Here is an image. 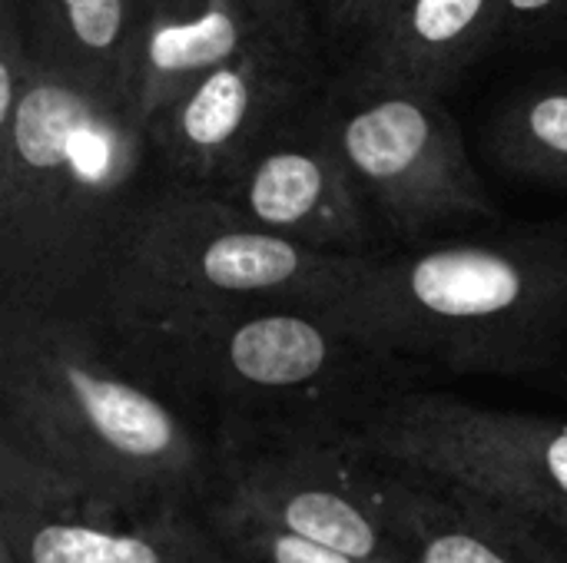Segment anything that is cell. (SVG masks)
<instances>
[{"label":"cell","instance_id":"9c48e42d","mask_svg":"<svg viewBox=\"0 0 567 563\" xmlns=\"http://www.w3.org/2000/svg\"><path fill=\"white\" fill-rule=\"evenodd\" d=\"M0 544L20 563H226L199 511L93 498L0 435Z\"/></svg>","mask_w":567,"mask_h":563},{"label":"cell","instance_id":"5b68a950","mask_svg":"<svg viewBox=\"0 0 567 563\" xmlns=\"http://www.w3.org/2000/svg\"><path fill=\"white\" fill-rule=\"evenodd\" d=\"M126 358L183 405H209L216 431H352L419 372L292 305L203 322Z\"/></svg>","mask_w":567,"mask_h":563},{"label":"cell","instance_id":"d4e9b609","mask_svg":"<svg viewBox=\"0 0 567 563\" xmlns=\"http://www.w3.org/2000/svg\"><path fill=\"white\" fill-rule=\"evenodd\" d=\"M226 563H233V561H229V557H226Z\"/></svg>","mask_w":567,"mask_h":563},{"label":"cell","instance_id":"6da1fadb","mask_svg":"<svg viewBox=\"0 0 567 563\" xmlns=\"http://www.w3.org/2000/svg\"><path fill=\"white\" fill-rule=\"evenodd\" d=\"M0 435L103 501L199 511L216 491V441L90 315L0 305Z\"/></svg>","mask_w":567,"mask_h":563},{"label":"cell","instance_id":"52a82bcc","mask_svg":"<svg viewBox=\"0 0 567 563\" xmlns=\"http://www.w3.org/2000/svg\"><path fill=\"white\" fill-rule=\"evenodd\" d=\"M349 435L389 461L522 508L567 538V421L409 388Z\"/></svg>","mask_w":567,"mask_h":563},{"label":"cell","instance_id":"ba28073f","mask_svg":"<svg viewBox=\"0 0 567 563\" xmlns=\"http://www.w3.org/2000/svg\"><path fill=\"white\" fill-rule=\"evenodd\" d=\"M326 116L369 202L405 236L495 209L465 153L455 116L432 90L362 73Z\"/></svg>","mask_w":567,"mask_h":563},{"label":"cell","instance_id":"3957f363","mask_svg":"<svg viewBox=\"0 0 567 563\" xmlns=\"http://www.w3.org/2000/svg\"><path fill=\"white\" fill-rule=\"evenodd\" d=\"M326 312L419 368L542 375L567 355V229L365 252Z\"/></svg>","mask_w":567,"mask_h":563},{"label":"cell","instance_id":"ac0fdd59","mask_svg":"<svg viewBox=\"0 0 567 563\" xmlns=\"http://www.w3.org/2000/svg\"><path fill=\"white\" fill-rule=\"evenodd\" d=\"M259 20L292 50L312 56V27H309V0H246Z\"/></svg>","mask_w":567,"mask_h":563},{"label":"cell","instance_id":"30bf717a","mask_svg":"<svg viewBox=\"0 0 567 563\" xmlns=\"http://www.w3.org/2000/svg\"><path fill=\"white\" fill-rule=\"evenodd\" d=\"M312 83L309 56L289 50L249 53L189 83L146 123V133L183 186L213 189L259 139L296 119Z\"/></svg>","mask_w":567,"mask_h":563},{"label":"cell","instance_id":"5bb4252c","mask_svg":"<svg viewBox=\"0 0 567 563\" xmlns=\"http://www.w3.org/2000/svg\"><path fill=\"white\" fill-rule=\"evenodd\" d=\"M37 63L133 103L146 0H17Z\"/></svg>","mask_w":567,"mask_h":563},{"label":"cell","instance_id":"603a6c76","mask_svg":"<svg viewBox=\"0 0 567 563\" xmlns=\"http://www.w3.org/2000/svg\"><path fill=\"white\" fill-rule=\"evenodd\" d=\"M153 3H156V0H146V7H153Z\"/></svg>","mask_w":567,"mask_h":563},{"label":"cell","instance_id":"4fadbf2b","mask_svg":"<svg viewBox=\"0 0 567 563\" xmlns=\"http://www.w3.org/2000/svg\"><path fill=\"white\" fill-rule=\"evenodd\" d=\"M266 50L299 53L286 46L246 0H156L146 13L136 53V116L146 126L209 70Z\"/></svg>","mask_w":567,"mask_h":563},{"label":"cell","instance_id":"ffe728a7","mask_svg":"<svg viewBox=\"0 0 567 563\" xmlns=\"http://www.w3.org/2000/svg\"><path fill=\"white\" fill-rule=\"evenodd\" d=\"M567 0H502V23L508 27H525V23H538L545 17H551L555 10H561Z\"/></svg>","mask_w":567,"mask_h":563},{"label":"cell","instance_id":"9a60e30c","mask_svg":"<svg viewBox=\"0 0 567 563\" xmlns=\"http://www.w3.org/2000/svg\"><path fill=\"white\" fill-rule=\"evenodd\" d=\"M502 27V0H402L365 40L362 73L439 90Z\"/></svg>","mask_w":567,"mask_h":563},{"label":"cell","instance_id":"7c38bea8","mask_svg":"<svg viewBox=\"0 0 567 563\" xmlns=\"http://www.w3.org/2000/svg\"><path fill=\"white\" fill-rule=\"evenodd\" d=\"M399 468L415 563H567V538L555 524L458 481Z\"/></svg>","mask_w":567,"mask_h":563},{"label":"cell","instance_id":"7a4b0ae2","mask_svg":"<svg viewBox=\"0 0 567 563\" xmlns=\"http://www.w3.org/2000/svg\"><path fill=\"white\" fill-rule=\"evenodd\" d=\"M136 106L43 63L0 123V305L96 315L146 189Z\"/></svg>","mask_w":567,"mask_h":563},{"label":"cell","instance_id":"44dd1931","mask_svg":"<svg viewBox=\"0 0 567 563\" xmlns=\"http://www.w3.org/2000/svg\"><path fill=\"white\" fill-rule=\"evenodd\" d=\"M545 385H548L551 392H558V395H565L567 398V355L545 372Z\"/></svg>","mask_w":567,"mask_h":563},{"label":"cell","instance_id":"e0dca14e","mask_svg":"<svg viewBox=\"0 0 567 563\" xmlns=\"http://www.w3.org/2000/svg\"><path fill=\"white\" fill-rule=\"evenodd\" d=\"M199 518L233 563H365L216 494L199 508Z\"/></svg>","mask_w":567,"mask_h":563},{"label":"cell","instance_id":"d6986e66","mask_svg":"<svg viewBox=\"0 0 567 563\" xmlns=\"http://www.w3.org/2000/svg\"><path fill=\"white\" fill-rule=\"evenodd\" d=\"M399 3L402 0H326L322 10L336 33H359L369 40Z\"/></svg>","mask_w":567,"mask_h":563},{"label":"cell","instance_id":"8fae6325","mask_svg":"<svg viewBox=\"0 0 567 563\" xmlns=\"http://www.w3.org/2000/svg\"><path fill=\"white\" fill-rule=\"evenodd\" d=\"M206 192L299 246L346 256L369 252L372 202L322 119L316 126L289 119L272 129Z\"/></svg>","mask_w":567,"mask_h":563},{"label":"cell","instance_id":"2e32d148","mask_svg":"<svg viewBox=\"0 0 567 563\" xmlns=\"http://www.w3.org/2000/svg\"><path fill=\"white\" fill-rule=\"evenodd\" d=\"M498 159L542 183H567V83L518 93L495 123Z\"/></svg>","mask_w":567,"mask_h":563},{"label":"cell","instance_id":"7402d4cb","mask_svg":"<svg viewBox=\"0 0 567 563\" xmlns=\"http://www.w3.org/2000/svg\"><path fill=\"white\" fill-rule=\"evenodd\" d=\"M0 563H20V561L13 557V551H10V548H3V544H0Z\"/></svg>","mask_w":567,"mask_h":563},{"label":"cell","instance_id":"8992f818","mask_svg":"<svg viewBox=\"0 0 567 563\" xmlns=\"http://www.w3.org/2000/svg\"><path fill=\"white\" fill-rule=\"evenodd\" d=\"M213 441L216 498L365 563H415L402 468L349 431H213Z\"/></svg>","mask_w":567,"mask_h":563},{"label":"cell","instance_id":"cb8c5ba5","mask_svg":"<svg viewBox=\"0 0 567 563\" xmlns=\"http://www.w3.org/2000/svg\"><path fill=\"white\" fill-rule=\"evenodd\" d=\"M319 3H322V7H326V0H319Z\"/></svg>","mask_w":567,"mask_h":563},{"label":"cell","instance_id":"277c9868","mask_svg":"<svg viewBox=\"0 0 567 563\" xmlns=\"http://www.w3.org/2000/svg\"><path fill=\"white\" fill-rule=\"evenodd\" d=\"M362 256L276 236L206 189H156L130 226L96 322L123 355L252 309L326 312Z\"/></svg>","mask_w":567,"mask_h":563}]
</instances>
